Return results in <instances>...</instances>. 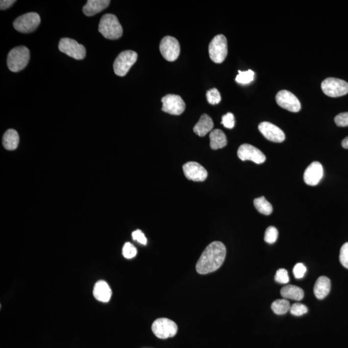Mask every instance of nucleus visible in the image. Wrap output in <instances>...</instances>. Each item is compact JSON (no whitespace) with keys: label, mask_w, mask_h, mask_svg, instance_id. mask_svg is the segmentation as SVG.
<instances>
[{"label":"nucleus","mask_w":348,"mask_h":348,"mask_svg":"<svg viewBox=\"0 0 348 348\" xmlns=\"http://www.w3.org/2000/svg\"><path fill=\"white\" fill-rule=\"evenodd\" d=\"M237 155L241 160L251 161L256 164H262L266 161L265 155L259 149L249 144L241 145Z\"/></svg>","instance_id":"obj_13"},{"label":"nucleus","mask_w":348,"mask_h":348,"mask_svg":"<svg viewBox=\"0 0 348 348\" xmlns=\"http://www.w3.org/2000/svg\"><path fill=\"white\" fill-rule=\"evenodd\" d=\"M16 1L14 0H1L0 1V9L5 10L11 7Z\"/></svg>","instance_id":"obj_37"},{"label":"nucleus","mask_w":348,"mask_h":348,"mask_svg":"<svg viewBox=\"0 0 348 348\" xmlns=\"http://www.w3.org/2000/svg\"><path fill=\"white\" fill-rule=\"evenodd\" d=\"M110 3L109 0H89L83 8V13L87 16H93L107 8Z\"/></svg>","instance_id":"obj_18"},{"label":"nucleus","mask_w":348,"mask_h":348,"mask_svg":"<svg viewBox=\"0 0 348 348\" xmlns=\"http://www.w3.org/2000/svg\"><path fill=\"white\" fill-rule=\"evenodd\" d=\"M321 89L329 97H341L348 93V83L343 79L329 77L322 82Z\"/></svg>","instance_id":"obj_7"},{"label":"nucleus","mask_w":348,"mask_h":348,"mask_svg":"<svg viewBox=\"0 0 348 348\" xmlns=\"http://www.w3.org/2000/svg\"><path fill=\"white\" fill-rule=\"evenodd\" d=\"M210 147L213 150L224 148L227 145L226 135L220 129H215L210 134Z\"/></svg>","instance_id":"obj_22"},{"label":"nucleus","mask_w":348,"mask_h":348,"mask_svg":"<svg viewBox=\"0 0 348 348\" xmlns=\"http://www.w3.org/2000/svg\"><path fill=\"white\" fill-rule=\"evenodd\" d=\"M30 59L27 47L20 46L12 49L7 56V66L10 71L18 73L25 68Z\"/></svg>","instance_id":"obj_3"},{"label":"nucleus","mask_w":348,"mask_h":348,"mask_svg":"<svg viewBox=\"0 0 348 348\" xmlns=\"http://www.w3.org/2000/svg\"><path fill=\"white\" fill-rule=\"evenodd\" d=\"M59 49L61 52L77 60L85 58V47L78 44L73 39L64 38L61 39L59 43Z\"/></svg>","instance_id":"obj_9"},{"label":"nucleus","mask_w":348,"mask_h":348,"mask_svg":"<svg viewBox=\"0 0 348 348\" xmlns=\"http://www.w3.org/2000/svg\"><path fill=\"white\" fill-rule=\"evenodd\" d=\"M306 271V268L302 263H298L295 266L294 270H293V273H294L295 277L300 279V278L304 277Z\"/></svg>","instance_id":"obj_34"},{"label":"nucleus","mask_w":348,"mask_h":348,"mask_svg":"<svg viewBox=\"0 0 348 348\" xmlns=\"http://www.w3.org/2000/svg\"><path fill=\"white\" fill-rule=\"evenodd\" d=\"M253 203H254L255 207L258 212L262 214L269 216L273 212V207H272V204L263 196L255 199Z\"/></svg>","instance_id":"obj_24"},{"label":"nucleus","mask_w":348,"mask_h":348,"mask_svg":"<svg viewBox=\"0 0 348 348\" xmlns=\"http://www.w3.org/2000/svg\"><path fill=\"white\" fill-rule=\"evenodd\" d=\"M280 295L285 299L300 301L304 298V293L302 288L294 285H287L280 290Z\"/></svg>","instance_id":"obj_21"},{"label":"nucleus","mask_w":348,"mask_h":348,"mask_svg":"<svg viewBox=\"0 0 348 348\" xmlns=\"http://www.w3.org/2000/svg\"><path fill=\"white\" fill-rule=\"evenodd\" d=\"M184 174L188 180L195 182L205 181L208 177V173L202 165L197 162H188L183 167Z\"/></svg>","instance_id":"obj_14"},{"label":"nucleus","mask_w":348,"mask_h":348,"mask_svg":"<svg viewBox=\"0 0 348 348\" xmlns=\"http://www.w3.org/2000/svg\"><path fill=\"white\" fill-rule=\"evenodd\" d=\"M254 75V72L251 71V70H249L247 71H239V75H237L235 81L237 83L243 84V85L249 84L253 81Z\"/></svg>","instance_id":"obj_26"},{"label":"nucleus","mask_w":348,"mask_h":348,"mask_svg":"<svg viewBox=\"0 0 348 348\" xmlns=\"http://www.w3.org/2000/svg\"><path fill=\"white\" fill-rule=\"evenodd\" d=\"M308 309L304 304L301 303H295L291 306L290 312L291 314L296 317L302 316L308 312Z\"/></svg>","instance_id":"obj_29"},{"label":"nucleus","mask_w":348,"mask_h":348,"mask_svg":"<svg viewBox=\"0 0 348 348\" xmlns=\"http://www.w3.org/2000/svg\"><path fill=\"white\" fill-rule=\"evenodd\" d=\"M342 146L344 149H348V136L342 141Z\"/></svg>","instance_id":"obj_38"},{"label":"nucleus","mask_w":348,"mask_h":348,"mask_svg":"<svg viewBox=\"0 0 348 348\" xmlns=\"http://www.w3.org/2000/svg\"><path fill=\"white\" fill-rule=\"evenodd\" d=\"M335 122L337 126L341 127L348 126V112L338 114L335 118Z\"/></svg>","instance_id":"obj_35"},{"label":"nucleus","mask_w":348,"mask_h":348,"mask_svg":"<svg viewBox=\"0 0 348 348\" xmlns=\"http://www.w3.org/2000/svg\"><path fill=\"white\" fill-rule=\"evenodd\" d=\"M132 238L134 241H138L139 243L142 245H146L147 243V239L144 233L140 230H137L132 233Z\"/></svg>","instance_id":"obj_36"},{"label":"nucleus","mask_w":348,"mask_h":348,"mask_svg":"<svg viewBox=\"0 0 348 348\" xmlns=\"http://www.w3.org/2000/svg\"><path fill=\"white\" fill-rule=\"evenodd\" d=\"M331 290V281L329 278L325 276L319 277L315 282L313 292L318 299H323L326 298Z\"/></svg>","instance_id":"obj_19"},{"label":"nucleus","mask_w":348,"mask_h":348,"mask_svg":"<svg viewBox=\"0 0 348 348\" xmlns=\"http://www.w3.org/2000/svg\"><path fill=\"white\" fill-rule=\"evenodd\" d=\"M271 308L275 314L284 315L289 312L291 308L290 303L285 298L276 300L272 303Z\"/></svg>","instance_id":"obj_25"},{"label":"nucleus","mask_w":348,"mask_h":348,"mask_svg":"<svg viewBox=\"0 0 348 348\" xmlns=\"http://www.w3.org/2000/svg\"><path fill=\"white\" fill-rule=\"evenodd\" d=\"M209 56L216 63H221L228 54V43L226 37L223 34L217 35L211 41L208 47Z\"/></svg>","instance_id":"obj_4"},{"label":"nucleus","mask_w":348,"mask_h":348,"mask_svg":"<svg viewBox=\"0 0 348 348\" xmlns=\"http://www.w3.org/2000/svg\"><path fill=\"white\" fill-rule=\"evenodd\" d=\"M339 260L341 265L348 269V242L344 244L340 250Z\"/></svg>","instance_id":"obj_32"},{"label":"nucleus","mask_w":348,"mask_h":348,"mask_svg":"<svg viewBox=\"0 0 348 348\" xmlns=\"http://www.w3.org/2000/svg\"><path fill=\"white\" fill-rule=\"evenodd\" d=\"M138 253L136 248L130 243H126L123 248V255L126 259H132Z\"/></svg>","instance_id":"obj_30"},{"label":"nucleus","mask_w":348,"mask_h":348,"mask_svg":"<svg viewBox=\"0 0 348 348\" xmlns=\"http://www.w3.org/2000/svg\"><path fill=\"white\" fill-rule=\"evenodd\" d=\"M19 134L17 131L14 129H9L6 131L3 137V145L4 148L8 150H14L17 149L19 144Z\"/></svg>","instance_id":"obj_23"},{"label":"nucleus","mask_w":348,"mask_h":348,"mask_svg":"<svg viewBox=\"0 0 348 348\" xmlns=\"http://www.w3.org/2000/svg\"><path fill=\"white\" fill-rule=\"evenodd\" d=\"M214 122L212 119L207 114H202L198 124L194 126V132L199 137H204L208 132H212L214 128Z\"/></svg>","instance_id":"obj_20"},{"label":"nucleus","mask_w":348,"mask_h":348,"mask_svg":"<svg viewBox=\"0 0 348 348\" xmlns=\"http://www.w3.org/2000/svg\"><path fill=\"white\" fill-rule=\"evenodd\" d=\"M151 330L159 339H166L175 336L177 332L178 327L175 323L171 319L159 318L153 323Z\"/></svg>","instance_id":"obj_8"},{"label":"nucleus","mask_w":348,"mask_h":348,"mask_svg":"<svg viewBox=\"0 0 348 348\" xmlns=\"http://www.w3.org/2000/svg\"><path fill=\"white\" fill-rule=\"evenodd\" d=\"M259 130L266 139L272 142L281 143L285 139L283 131L271 123L262 122L259 124Z\"/></svg>","instance_id":"obj_15"},{"label":"nucleus","mask_w":348,"mask_h":348,"mask_svg":"<svg viewBox=\"0 0 348 348\" xmlns=\"http://www.w3.org/2000/svg\"><path fill=\"white\" fill-rule=\"evenodd\" d=\"M163 106L161 110L171 115L179 116L185 111L186 104L181 96L175 94H167L161 99Z\"/></svg>","instance_id":"obj_10"},{"label":"nucleus","mask_w":348,"mask_h":348,"mask_svg":"<svg viewBox=\"0 0 348 348\" xmlns=\"http://www.w3.org/2000/svg\"><path fill=\"white\" fill-rule=\"evenodd\" d=\"M278 232L277 229L274 226H269L266 230L265 241L268 244H273L278 238Z\"/></svg>","instance_id":"obj_28"},{"label":"nucleus","mask_w":348,"mask_h":348,"mask_svg":"<svg viewBox=\"0 0 348 348\" xmlns=\"http://www.w3.org/2000/svg\"><path fill=\"white\" fill-rule=\"evenodd\" d=\"M41 23L40 15L36 12H28L16 18L14 22V28L22 33L34 31Z\"/></svg>","instance_id":"obj_6"},{"label":"nucleus","mask_w":348,"mask_h":348,"mask_svg":"<svg viewBox=\"0 0 348 348\" xmlns=\"http://www.w3.org/2000/svg\"><path fill=\"white\" fill-rule=\"evenodd\" d=\"M138 56V54L133 50H125L121 52L114 63V73L118 76H124L136 62Z\"/></svg>","instance_id":"obj_5"},{"label":"nucleus","mask_w":348,"mask_h":348,"mask_svg":"<svg viewBox=\"0 0 348 348\" xmlns=\"http://www.w3.org/2000/svg\"><path fill=\"white\" fill-rule=\"evenodd\" d=\"M99 32L104 38L115 40L123 35V27L118 18L114 14H106L101 18L99 25Z\"/></svg>","instance_id":"obj_2"},{"label":"nucleus","mask_w":348,"mask_h":348,"mask_svg":"<svg viewBox=\"0 0 348 348\" xmlns=\"http://www.w3.org/2000/svg\"><path fill=\"white\" fill-rule=\"evenodd\" d=\"M226 255L224 244L220 241L210 243L198 260L196 265L198 273L204 275L216 271L224 263Z\"/></svg>","instance_id":"obj_1"},{"label":"nucleus","mask_w":348,"mask_h":348,"mask_svg":"<svg viewBox=\"0 0 348 348\" xmlns=\"http://www.w3.org/2000/svg\"><path fill=\"white\" fill-rule=\"evenodd\" d=\"M221 124L224 125V127L232 129L235 126V118L232 113L228 112L222 117V122Z\"/></svg>","instance_id":"obj_33"},{"label":"nucleus","mask_w":348,"mask_h":348,"mask_svg":"<svg viewBox=\"0 0 348 348\" xmlns=\"http://www.w3.org/2000/svg\"><path fill=\"white\" fill-rule=\"evenodd\" d=\"M324 175L323 165L317 161L311 163L307 167L304 174V181L306 185L316 186L318 185Z\"/></svg>","instance_id":"obj_16"},{"label":"nucleus","mask_w":348,"mask_h":348,"mask_svg":"<svg viewBox=\"0 0 348 348\" xmlns=\"http://www.w3.org/2000/svg\"><path fill=\"white\" fill-rule=\"evenodd\" d=\"M159 50L163 58L172 62L179 58L181 49L177 39L172 36H166L161 41Z\"/></svg>","instance_id":"obj_11"},{"label":"nucleus","mask_w":348,"mask_h":348,"mask_svg":"<svg viewBox=\"0 0 348 348\" xmlns=\"http://www.w3.org/2000/svg\"><path fill=\"white\" fill-rule=\"evenodd\" d=\"M94 298L99 301L108 302L112 297V290L107 282L99 280L96 282L93 290Z\"/></svg>","instance_id":"obj_17"},{"label":"nucleus","mask_w":348,"mask_h":348,"mask_svg":"<svg viewBox=\"0 0 348 348\" xmlns=\"http://www.w3.org/2000/svg\"><path fill=\"white\" fill-rule=\"evenodd\" d=\"M275 281L280 284H287L290 281L288 272L285 269H279L276 272L275 276Z\"/></svg>","instance_id":"obj_31"},{"label":"nucleus","mask_w":348,"mask_h":348,"mask_svg":"<svg viewBox=\"0 0 348 348\" xmlns=\"http://www.w3.org/2000/svg\"><path fill=\"white\" fill-rule=\"evenodd\" d=\"M276 101L280 107L290 112H298L301 108V104L298 98L286 90L278 92L276 96Z\"/></svg>","instance_id":"obj_12"},{"label":"nucleus","mask_w":348,"mask_h":348,"mask_svg":"<svg viewBox=\"0 0 348 348\" xmlns=\"http://www.w3.org/2000/svg\"><path fill=\"white\" fill-rule=\"evenodd\" d=\"M206 98L209 103L215 105L220 103L221 101V96L220 92L217 89L209 90L206 93Z\"/></svg>","instance_id":"obj_27"}]
</instances>
